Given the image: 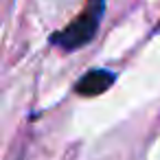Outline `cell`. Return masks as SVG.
Returning <instances> with one entry per match:
<instances>
[{
	"mask_svg": "<svg viewBox=\"0 0 160 160\" xmlns=\"http://www.w3.org/2000/svg\"><path fill=\"white\" fill-rule=\"evenodd\" d=\"M105 13V0H88L81 13L62 31L51 35V44L59 46L62 51H77L92 42L97 35V29L101 24V18Z\"/></svg>",
	"mask_w": 160,
	"mask_h": 160,
	"instance_id": "6da1fadb",
	"label": "cell"
},
{
	"mask_svg": "<svg viewBox=\"0 0 160 160\" xmlns=\"http://www.w3.org/2000/svg\"><path fill=\"white\" fill-rule=\"evenodd\" d=\"M116 81V75L112 70H105V68H94V70H88L77 83H75V92L79 97H99L103 94L105 90H110Z\"/></svg>",
	"mask_w": 160,
	"mask_h": 160,
	"instance_id": "7a4b0ae2",
	"label": "cell"
}]
</instances>
